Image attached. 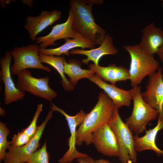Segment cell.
Returning a JSON list of instances; mask_svg holds the SVG:
<instances>
[{
    "label": "cell",
    "instance_id": "cell-1",
    "mask_svg": "<svg viewBox=\"0 0 163 163\" xmlns=\"http://www.w3.org/2000/svg\"><path fill=\"white\" fill-rule=\"evenodd\" d=\"M98 101L77 129L76 145L81 146L91 143L93 133L105 123H109L113 118L117 110L112 100L104 92L100 93Z\"/></svg>",
    "mask_w": 163,
    "mask_h": 163
},
{
    "label": "cell",
    "instance_id": "cell-2",
    "mask_svg": "<svg viewBox=\"0 0 163 163\" xmlns=\"http://www.w3.org/2000/svg\"><path fill=\"white\" fill-rule=\"evenodd\" d=\"M70 5L74 12L72 27L75 33L100 45L106 34L95 21L92 13L93 4L88 5L84 0H71Z\"/></svg>",
    "mask_w": 163,
    "mask_h": 163
},
{
    "label": "cell",
    "instance_id": "cell-3",
    "mask_svg": "<svg viewBox=\"0 0 163 163\" xmlns=\"http://www.w3.org/2000/svg\"><path fill=\"white\" fill-rule=\"evenodd\" d=\"M123 48L130 57L129 70L132 87L140 84L146 76L153 74L159 68V62L154 56L144 51L138 44L126 45Z\"/></svg>",
    "mask_w": 163,
    "mask_h": 163
},
{
    "label": "cell",
    "instance_id": "cell-4",
    "mask_svg": "<svg viewBox=\"0 0 163 163\" xmlns=\"http://www.w3.org/2000/svg\"><path fill=\"white\" fill-rule=\"evenodd\" d=\"M140 86H136L129 90L133 101V108L131 115L126 119L125 123L136 135L146 130L149 122L156 119L158 112L143 100Z\"/></svg>",
    "mask_w": 163,
    "mask_h": 163
},
{
    "label": "cell",
    "instance_id": "cell-5",
    "mask_svg": "<svg viewBox=\"0 0 163 163\" xmlns=\"http://www.w3.org/2000/svg\"><path fill=\"white\" fill-rule=\"evenodd\" d=\"M116 137L119 150V160L122 163H136V151L132 131L122 120L118 109L108 123Z\"/></svg>",
    "mask_w": 163,
    "mask_h": 163
},
{
    "label": "cell",
    "instance_id": "cell-6",
    "mask_svg": "<svg viewBox=\"0 0 163 163\" xmlns=\"http://www.w3.org/2000/svg\"><path fill=\"white\" fill-rule=\"evenodd\" d=\"M16 75L18 76L16 86L20 91H27L51 103L57 97L56 92L49 86L48 76L36 78L32 76L31 72L27 69L20 71Z\"/></svg>",
    "mask_w": 163,
    "mask_h": 163
},
{
    "label": "cell",
    "instance_id": "cell-7",
    "mask_svg": "<svg viewBox=\"0 0 163 163\" xmlns=\"http://www.w3.org/2000/svg\"><path fill=\"white\" fill-rule=\"evenodd\" d=\"M40 46L36 44L13 48L10 52L14 59V63L10 68L11 73L16 75L20 71L28 68L41 69L50 72V69L43 65L40 61Z\"/></svg>",
    "mask_w": 163,
    "mask_h": 163
},
{
    "label": "cell",
    "instance_id": "cell-8",
    "mask_svg": "<svg viewBox=\"0 0 163 163\" xmlns=\"http://www.w3.org/2000/svg\"><path fill=\"white\" fill-rule=\"evenodd\" d=\"M51 103L50 110L53 112L57 111L60 113L65 117L67 122L71 135L68 139L69 148L63 156L58 160V162L59 163H71L75 158L87 156L88 155L87 154L78 152L76 150L75 145L77 127L83 123L88 113L81 110L75 115L71 116L53 103Z\"/></svg>",
    "mask_w": 163,
    "mask_h": 163
},
{
    "label": "cell",
    "instance_id": "cell-9",
    "mask_svg": "<svg viewBox=\"0 0 163 163\" xmlns=\"http://www.w3.org/2000/svg\"><path fill=\"white\" fill-rule=\"evenodd\" d=\"M91 143L99 152L104 155L109 157L119 156L117 140L108 123L102 125L93 133Z\"/></svg>",
    "mask_w": 163,
    "mask_h": 163
},
{
    "label": "cell",
    "instance_id": "cell-10",
    "mask_svg": "<svg viewBox=\"0 0 163 163\" xmlns=\"http://www.w3.org/2000/svg\"><path fill=\"white\" fill-rule=\"evenodd\" d=\"M145 91L141 93L144 100L163 115V75L159 67L153 74L149 76Z\"/></svg>",
    "mask_w": 163,
    "mask_h": 163
},
{
    "label": "cell",
    "instance_id": "cell-11",
    "mask_svg": "<svg viewBox=\"0 0 163 163\" xmlns=\"http://www.w3.org/2000/svg\"><path fill=\"white\" fill-rule=\"evenodd\" d=\"M12 58L10 52H7L5 56L0 59V76L4 85V96L5 105L21 100L25 95L24 92L20 91L17 88L12 78L10 65Z\"/></svg>",
    "mask_w": 163,
    "mask_h": 163
},
{
    "label": "cell",
    "instance_id": "cell-12",
    "mask_svg": "<svg viewBox=\"0 0 163 163\" xmlns=\"http://www.w3.org/2000/svg\"><path fill=\"white\" fill-rule=\"evenodd\" d=\"M73 19L74 12L70 8L66 21L53 26L48 34L37 37L35 39L36 43L40 44V49H46L48 46L56 44L55 42L59 39L75 38L77 34L72 27Z\"/></svg>",
    "mask_w": 163,
    "mask_h": 163
},
{
    "label": "cell",
    "instance_id": "cell-13",
    "mask_svg": "<svg viewBox=\"0 0 163 163\" xmlns=\"http://www.w3.org/2000/svg\"><path fill=\"white\" fill-rule=\"evenodd\" d=\"M62 12L55 9L44 11L37 16H28L24 28L28 32L30 38L34 41L37 35L61 18Z\"/></svg>",
    "mask_w": 163,
    "mask_h": 163
},
{
    "label": "cell",
    "instance_id": "cell-14",
    "mask_svg": "<svg viewBox=\"0 0 163 163\" xmlns=\"http://www.w3.org/2000/svg\"><path fill=\"white\" fill-rule=\"evenodd\" d=\"M53 111L49 110L45 119L41 124L38 127L37 130L30 141L24 146L18 148L10 146L7 152L23 163H28L30 157L39 146V142L45 127L48 121L53 117Z\"/></svg>",
    "mask_w": 163,
    "mask_h": 163
},
{
    "label": "cell",
    "instance_id": "cell-15",
    "mask_svg": "<svg viewBox=\"0 0 163 163\" xmlns=\"http://www.w3.org/2000/svg\"><path fill=\"white\" fill-rule=\"evenodd\" d=\"M69 53L70 54H81L86 56V59L81 60L82 62L85 64H88L91 61L95 65H98L99 61L102 56L106 55H116L118 51L114 46L113 38L109 34H107L104 40L98 47L88 50L73 49Z\"/></svg>",
    "mask_w": 163,
    "mask_h": 163
},
{
    "label": "cell",
    "instance_id": "cell-16",
    "mask_svg": "<svg viewBox=\"0 0 163 163\" xmlns=\"http://www.w3.org/2000/svg\"><path fill=\"white\" fill-rule=\"evenodd\" d=\"M88 79L103 89L112 100L115 106L118 108L122 106H129L132 100L130 91L126 90L109 84L104 82L96 75Z\"/></svg>",
    "mask_w": 163,
    "mask_h": 163
},
{
    "label": "cell",
    "instance_id": "cell-17",
    "mask_svg": "<svg viewBox=\"0 0 163 163\" xmlns=\"http://www.w3.org/2000/svg\"><path fill=\"white\" fill-rule=\"evenodd\" d=\"M142 33L139 47L147 53L154 56L163 44V31L152 22L143 29Z\"/></svg>",
    "mask_w": 163,
    "mask_h": 163
},
{
    "label": "cell",
    "instance_id": "cell-18",
    "mask_svg": "<svg viewBox=\"0 0 163 163\" xmlns=\"http://www.w3.org/2000/svg\"><path fill=\"white\" fill-rule=\"evenodd\" d=\"M89 67L103 81L109 82L113 85L118 82L129 80V70L124 66L111 64L103 67L92 63L89 65Z\"/></svg>",
    "mask_w": 163,
    "mask_h": 163
},
{
    "label": "cell",
    "instance_id": "cell-19",
    "mask_svg": "<svg viewBox=\"0 0 163 163\" xmlns=\"http://www.w3.org/2000/svg\"><path fill=\"white\" fill-rule=\"evenodd\" d=\"M163 129V115H158L156 126L152 129L146 130L145 134L139 137L134 136V145L136 152H140L148 150L154 151L156 154L163 157V151L159 149L155 144V139L158 132Z\"/></svg>",
    "mask_w": 163,
    "mask_h": 163
},
{
    "label": "cell",
    "instance_id": "cell-20",
    "mask_svg": "<svg viewBox=\"0 0 163 163\" xmlns=\"http://www.w3.org/2000/svg\"><path fill=\"white\" fill-rule=\"evenodd\" d=\"M64 40L65 43L60 46L53 49H40L39 53L58 56L64 54L68 56L70 54L69 51L75 48L91 49L95 48L96 47L95 43L77 34L74 38H67Z\"/></svg>",
    "mask_w": 163,
    "mask_h": 163
},
{
    "label": "cell",
    "instance_id": "cell-21",
    "mask_svg": "<svg viewBox=\"0 0 163 163\" xmlns=\"http://www.w3.org/2000/svg\"><path fill=\"white\" fill-rule=\"evenodd\" d=\"M63 63L65 74L69 78V81L74 87L79 80L88 79L95 74L92 69H82L80 62L77 60L70 59L67 62L65 58Z\"/></svg>",
    "mask_w": 163,
    "mask_h": 163
},
{
    "label": "cell",
    "instance_id": "cell-22",
    "mask_svg": "<svg viewBox=\"0 0 163 163\" xmlns=\"http://www.w3.org/2000/svg\"><path fill=\"white\" fill-rule=\"evenodd\" d=\"M41 62L47 64L54 68L59 73L61 78L60 83L65 90L71 91L74 88L70 82L66 78L65 75L63 63L65 58L63 56L47 55L39 53Z\"/></svg>",
    "mask_w": 163,
    "mask_h": 163
},
{
    "label": "cell",
    "instance_id": "cell-23",
    "mask_svg": "<svg viewBox=\"0 0 163 163\" xmlns=\"http://www.w3.org/2000/svg\"><path fill=\"white\" fill-rule=\"evenodd\" d=\"M10 133L8 128L6 124L0 122V161L4 160L5 158L6 149H8L10 142L7 140L8 136Z\"/></svg>",
    "mask_w": 163,
    "mask_h": 163
},
{
    "label": "cell",
    "instance_id": "cell-24",
    "mask_svg": "<svg viewBox=\"0 0 163 163\" xmlns=\"http://www.w3.org/2000/svg\"><path fill=\"white\" fill-rule=\"evenodd\" d=\"M49 154L47 151L46 142L42 147L30 156L28 163H49Z\"/></svg>",
    "mask_w": 163,
    "mask_h": 163
},
{
    "label": "cell",
    "instance_id": "cell-25",
    "mask_svg": "<svg viewBox=\"0 0 163 163\" xmlns=\"http://www.w3.org/2000/svg\"><path fill=\"white\" fill-rule=\"evenodd\" d=\"M43 105L42 104L37 105L33 118L29 125L22 130L30 137H33L36 133L38 128L37 123L39 116L43 111Z\"/></svg>",
    "mask_w": 163,
    "mask_h": 163
},
{
    "label": "cell",
    "instance_id": "cell-26",
    "mask_svg": "<svg viewBox=\"0 0 163 163\" xmlns=\"http://www.w3.org/2000/svg\"><path fill=\"white\" fill-rule=\"evenodd\" d=\"M31 138L27 135L22 130L14 134L10 142V147L18 148L25 145L30 141Z\"/></svg>",
    "mask_w": 163,
    "mask_h": 163
},
{
    "label": "cell",
    "instance_id": "cell-27",
    "mask_svg": "<svg viewBox=\"0 0 163 163\" xmlns=\"http://www.w3.org/2000/svg\"><path fill=\"white\" fill-rule=\"evenodd\" d=\"M4 163H23L6 152Z\"/></svg>",
    "mask_w": 163,
    "mask_h": 163
},
{
    "label": "cell",
    "instance_id": "cell-28",
    "mask_svg": "<svg viewBox=\"0 0 163 163\" xmlns=\"http://www.w3.org/2000/svg\"><path fill=\"white\" fill-rule=\"evenodd\" d=\"M94 160L88 155L77 159V162L79 163H94Z\"/></svg>",
    "mask_w": 163,
    "mask_h": 163
},
{
    "label": "cell",
    "instance_id": "cell-29",
    "mask_svg": "<svg viewBox=\"0 0 163 163\" xmlns=\"http://www.w3.org/2000/svg\"><path fill=\"white\" fill-rule=\"evenodd\" d=\"M156 54L160 61L163 62V44L158 50Z\"/></svg>",
    "mask_w": 163,
    "mask_h": 163
},
{
    "label": "cell",
    "instance_id": "cell-30",
    "mask_svg": "<svg viewBox=\"0 0 163 163\" xmlns=\"http://www.w3.org/2000/svg\"><path fill=\"white\" fill-rule=\"evenodd\" d=\"M94 163H111L109 161L101 159L94 160Z\"/></svg>",
    "mask_w": 163,
    "mask_h": 163
},
{
    "label": "cell",
    "instance_id": "cell-31",
    "mask_svg": "<svg viewBox=\"0 0 163 163\" xmlns=\"http://www.w3.org/2000/svg\"><path fill=\"white\" fill-rule=\"evenodd\" d=\"M22 2L24 3L27 4L30 7L32 6L33 3L32 0H23Z\"/></svg>",
    "mask_w": 163,
    "mask_h": 163
},
{
    "label": "cell",
    "instance_id": "cell-32",
    "mask_svg": "<svg viewBox=\"0 0 163 163\" xmlns=\"http://www.w3.org/2000/svg\"><path fill=\"white\" fill-rule=\"evenodd\" d=\"M5 112L4 110L2 108H0V114L1 115L4 116L5 115Z\"/></svg>",
    "mask_w": 163,
    "mask_h": 163
},
{
    "label": "cell",
    "instance_id": "cell-33",
    "mask_svg": "<svg viewBox=\"0 0 163 163\" xmlns=\"http://www.w3.org/2000/svg\"><path fill=\"white\" fill-rule=\"evenodd\" d=\"M161 6L163 7V0H161Z\"/></svg>",
    "mask_w": 163,
    "mask_h": 163
}]
</instances>
